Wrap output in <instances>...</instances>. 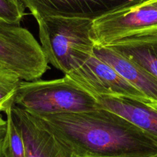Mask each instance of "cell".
<instances>
[{"label":"cell","instance_id":"cell-1","mask_svg":"<svg viewBox=\"0 0 157 157\" xmlns=\"http://www.w3.org/2000/svg\"><path fill=\"white\" fill-rule=\"evenodd\" d=\"M33 116L76 157H152L157 154V139L104 107L81 113Z\"/></svg>","mask_w":157,"mask_h":157},{"label":"cell","instance_id":"cell-2","mask_svg":"<svg viewBox=\"0 0 157 157\" xmlns=\"http://www.w3.org/2000/svg\"><path fill=\"white\" fill-rule=\"evenodd\" d=\"M35 20L48 64L64 75L79 67L93 52L94 20L63 16H43Z\"/></svg>","mask_w":157,"mask_h":157},{"label":"cell","instance_id":"cell-3","mask_svg":"<svg viewBox=\"0 0 157 157\" xmlns=\"http://www.w3.org/2000/svg\"><path fill=\"white\" fill-rule=\"evenodd\" d=\"M14 104L41 117L102 108L96 98L68 75L49 81H21Z\"/></svg>","mask_w":157,"mask_h":157},{"label":"cell","instance_id":"cell-4","mask_svg":"<svg viewBox=\"0 0 157 157\" xmlns=\"http://www.w3.org/2000/svg\"><path fill=\"white\" fill-rule=\"evenodd\" d=\"M0 64L26 81L38 80L49 68L41 45L28 29L2 21Z\"/></svg>","mask_w":157,"mask_h":157},{"label":"cell","instance_id":"cell-5","mask_svg":"<svg viewBox=\"0 0 157 157\" xmlns=\"http://www.w3.org/2000/svg\"><path fill=\"white\" fill-rule=\"evenodd\" d=\"M157 31V8L148 0L94 20L95 44L107 46L130 36Z\"/></svg>","mask_w":157,"mask_h":157},{"label":"cell","instance_id":"cell-6","mask_svg":"<svg viewBox=\"0 0 157 157\" xmlns=\"http://www.w3.org/2000/svg\"><path fill=\"white\" fill-rule=\"evenodd\" d=\"M68 75L92 94L128 97L150 105L149 100L142 92L110 64L98 58L94 50L87 60Z\"/></svg>","mask_w":157,"mask_h":157},{"label":"cell","instance_id":"cell-7","mask_svg":"<svg viewBox=\"0 0 157 157\" xmlns=\"http://www.w3.org/2000/svg\"><path fill=\"white\" fill-rule=\"evenodd\" d=\"M146 0H22L34 18L78 17L95 20Z\"/></svg>","mask_w":157,"mask_h":157},{"label":"cell","instance_id":"cell-8","mask_svg":"<svg viewBox=\"0 0 157 157\" xmlns=\"http://www.w3.org/2000/svg\"><path fill=\"white\" fill-rule=\"evenodd\" d=\"M12 116L22 134L26 157H76L35 117L13 104Z\"/></svg>","mask_w":157,"mask_h":157},{"label":"cell","instance_id":"cell-9","mask_svg":"<svg viewBox=\"0 0 157 157\" xmlns=\"http://www.w3.org/2000/svg\"><path fill=\"white\" fill-rule=\"evenodd\" d=\"M95 55L112 66L132 85L142 92L152 107L157 109V78L136 63L107 46L95 44Z\"/></svg>","mask_w":157,"mask_h":157},{"label":"cell","instance_id":"cell-10","mask_svg":"<svg viewBox=\"0 0 157 157\" xmlns=\"http://www.w3.org/2000/svg\"><path fill=\"white\" fill-rule=\"evenodd\" d=\"M93 95L102 107L125 118L157 139L156 108L128 97Z\"/></svg>","mask_w":157,"mask_h":157},{"label":"cell","instance_id":"cell-11","mask_svg":"<svg viewBox=\"0 0 157 157\" xmlns=\"http://www.w3.org/2000/svg\"><path fill=\"white\" fill-rule=\"evenodd\" d=\"M157 78V31L130 36L107 45Z\"/></svg>","mask_w":157,"mask_h":157},{"label":"cell","instance_id":"cell-12","mask_svg":"<svg viewBox=\"0 0 157 157\" xmlns=\"http://www.w3.org/2000/svg\"><path fill=\"white\" fill-rule=\"evenodd\" d=\"M22 80L15 73L0 64V112L6 113L13 106Z\"/></svg>","mask_w":157,"mask_h":157},{"label":"cell","instance_id":"cell-13","mask_svg":"<svg viewBox=\"0 0 157 157\" xmlns=\"http://www.w3.org/2000/svg\"><path fill=\"white\" fill-rule=\"evenodd\" d=\"M7 131L3 147L4 157H26L22 134L12 116V107L6 112Z\"/></svg>","mask_w":157,"mask_h":157},{"label":"cell","instance_id":"cell-14","mask_svg":"<svg viewBox=\"0 0 157 157\" xmlns=\"http://www.w3.org/2000/svg\"><path fill=\"white\" fill-rule=\"evenodd\" d=\"M22 0H0V21L19 25L25 15Z\"/></svg>","mask_w":157,"mask_h":157},{"label":"cell","instance_id":"cell-15","mask_svg":"<svg viewBox=\"0 0 157 157\" xmlns=\"http://www.w3.org/2000/svg\"><path fill=\"white\" fill-rule=\"evenodd\" d=\"M7 131V121L3 118L0 112V157L3 156V147Z\"/></svg>","mask_w":157,"mask_h":157},{"label":"cell","instance_id":"cell-16","mask_svg":"<svg viewBox=\"0 0 157 157\" xmlns=\"http://www.w3.org/2000/svg\"><path fill=\"white\" fill-rule=\"evenodd\" d=\"M148 1L150 2L152 5H153V6H156L157 8V0H148Z\"/></svg>","mask_w":157,"mask_h":157},{"label":"cell","instance_id":"cell-17","mask_svg":"<svg viewBox=\"0 0 157 157\" xmlns=\"http://www.w3.org/2000/svg\"><path fill=\"white\" fill-rule=\"evenodd\" d=\"M152 157H157V154H156V155H154V156H153Z\"/></svg>","mask_w":157,"mask_h":157}]
</instances>
